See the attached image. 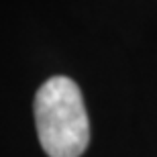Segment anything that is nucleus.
I'll return each instance as SVG.
<instances>
[{
	"mask_svg": "<svg viewBox=\"0 0 157 157\" xmlns=\"http://www.w3.org/2000/svg\"><path fill=\"white\" fill-rule=\"evenodd\" d=\"M35 124L49 157H80L90 143L82 90L71 78L53 76L35 94Z\"/></svg>",
	"mask_w": 157,
	"mask_h": 157,
	"instance_id": "obj_1",
	"label": "nucleus"
}]
</instances>
